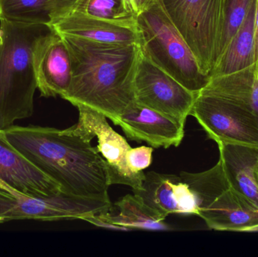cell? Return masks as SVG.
<instances>
[{
	"label": "cell",
	"mask_w": 258,
	"mask_h": 257,
	"mask_svg": "<svg viewBox=\"0 0 258 257\" xmlns=\"http://www.w3.org/2000/svg\"><path fill=\"white\" fill-rule=\"evenodd\" d=\"M71 59L72 78L63 99L113 121L135 103L139 44H112L60 35Z\"/></svg>",
	"instance_id": "cell-1"
},
{
	"label": "cell",
	"mask_w": 258,
	"mask_h": 257,
	"mask_svg": "<svg viewBox=\"0 0 258 257\" xmlns=\"http://www.w3.org/2000/svg\"><path fill=\"white\" fill-rule=\"evenodd\" d=\"M3 132L8 141L58 184L62 191L83 197L109 198L106 161L75 125L60 130L13 125Z\"/></svg>",
	"instance_id": "cell-2"
},
{
	"label": "cell",
	"mask_w": 258,
	"mask_h": 257,
	"mask_svg": "<svg viewBox=\"0 0 258 257\" xmlns=\"http://www.w3.org/2000/svg\"><path fill=\"white\" fill-rule=\"evenodd\" d=\"M47 26L0 21V129L33 115L37 89L33 54Z\"/></svg>",
	"instance_id": "cell-3"
},
{
	"label": "cell",
	"mask_w": 258,
	"mask_h": 257,
	"mask_svg": "<svg viewBox=\"0 0 258 257\" xmlns=\"http://www.w3.org/2000/svg\"><path fill=\"white\" fill-rule=\"evenodd\" d=\"M141 51L184 87L200 92L210 81L189 45L168 16L162 0L153 2L136 18Z\"/></svg>",
	"instance_id": "cell-4"
},
{
	"label": "cell",
	"mask_w": 258,
	"mask_h": 257,
	"mask_svg": "<svg viewBox=\"0 0 258 257\" xmlns=\"http://www.w3.org/2000/svg\"><path fill=\"white\" fill-rule=\"evenodd\" d=\"M180 177L194 193L198 216L209 229L258 231V207L230 185L220 161L206 172H183Z\"/></svg>",
	"instance_id": "cell-5"
},
{
	"label": "cell",
	"mask_w": 258,
	"mask_h": 257,
	"mask_svg": "<svg viewBox=\"0 0 258 257\" xmlns=\"http://www.w3.org/2000/svg\"><path fill=\"white\" fill-rule=\"evenodd\" d=\"M164 8L210 77L218 63L225 22L226 0H162Z\"/></svg>",
	"instance_id": "cell-6"
},
{
	"label": "cell",
	"mask_w": 258,
	"mask_h": 257,
	"mask_svg": "<svg viewBox=\"0 0 258 257\" xmlns=\"http://www.w3.org/2000/svg\"><path fill=\"white\" fill-rule=\"evenodd\" d=\"M110 198H90L60 192L48 196L28 194L0 178V223L14 220H83L111 211Z\"/></svg>",
	"instance_id": "cell-7"
},
{
	"label": "cell",
	"mask_w": 258,
	"mask_h": 257,
	"mask_svg": "<svg viewBox=\"0 0 258 257\" xmlns=\"http://www.w3.org/2000/svg\"><path fill=\"white\" fill-rule=\"evenodd\" d=\"M209 138L218 144L228 143L258 148V117L243 104L202 89L190 115Z\"/></svg>",
	"instance_id": "cell-8"
},
{
	"label": "cell",
	"mask_w": 258,
	"mask_h": 257,
	"mask_svg": "<svg viewBox=\"0 0 258 257\" xmlns=\"http://www.w3.org/2000/svg\"><path fill=\"white\" fill-rule=\"evenodd\" d=\"M135 102L185 125L198 93L161 69L141 51L134 81Z\"/></svg>",
	"instance_id": "cell-9"
},
{
	"label": "cell",
	"mask_w": 258,
	"mask_h": 257,
	"mask_svg": "<svg viewBox=\"0 0 258 257\" xmlns=\"http://www.w3.org/2000/svg\"><path fill=\"white\" fill-rule=\"evenodd\" d=\"M77 109L79 121L76 128L89 140L98 138L96 149L106 161L109 186L121 184L132 187L133 192L141 190L145 173H135L129 168L126 154L132 147L127 140L110 127L102 113L86 107Z\"/></svg>",
	"instance_id": "cell-10"
},
{
	"label": "cell",
	"mask_w": 258,
	"mask_h": 257,
	"mask_svg": "<svg viewBox=\"0 0 258 257\" xmlns=\"http://www.w3.org/2000/svg\"><path fill=\"white\" fill-rule=\"evenodd\" d=\"M33 62L41 96L62 97L68 92L72 78L71 59L60 34L49 29L38 38L33 48Z\"/></svg>",
	"instance_id": "cell-11"
},
{
	"label": "cell",
	"mask_w": 258,
	"mask_h": 257,
	"mask_svg": "<svg viewBox=\"0 0 258 257\" xmlns=\"http://www.w3.org/2000/svg\"><path fill=\"white\" fill-rule=\"evenodd\" d=\"M112 122L130 140L146 142L156 149L177 147L184 137L185 125L136 102Z\"/></svg>",
	"instance_id": "cell-12"
},
{
	"label": "cell",
	"mask_w": 258,
	"mask_h": 257,
	"mask_svg": "<svg viewBox=\"0 0 258 257\" xmlns=\"http://www.w3.org/2000/svg\"><path fill=\"white\" fill-rule=\"evenodd\" d=\"M134 194L165 218L171 214L198 216L195 196L180 175L147 172L142 188Z\"/></svg>",
	"instance_id": "cell-13"
},
{
	"label": "cell",
	"mask_w": 258,
	"mask_h": 257,
	"mask_svg": "<svg viewBox=\"0 0 258 257\" xmlns=\"http://www.w3.org/2000/svg\"><path fill=\"white\" fill-rule=\"evenodd\" d=\"M47 27L60 35L112 44L137 43L140 36L137 24L113 22L81 12H68L54 18Z\"/></svg>",
	"instance_id": "cell-14"
},
{
	"label": "cell",
	"mask_w": 258,
	"mask_h": 257,
	"mask_svg": "<svg viewBox=\"0 0 258 257\" xmlns=\"http://www.w3.org/2000/svg\"><path fill=\"white\" fill-rule=\"evenodd\" d=\"M0 178L9 185L33 196H52L63 192L58 184L8 141L3 129H0Z\"/></svg>",
	"instance_id": "cell-15"
},
{
	"label": "cell",
	"mask_w": 258,
	"mask_h": 257,
	"mask_svg": "<svg viewBox=\"0 0 258 257\" xmlns=\"http://www.w3.org/2000/svg\"><path fill=\"white\" fill-rule=\"evenodd\" d=\"M219 161L230 185L258 207V148L218 144Z\"/></svg>",
	"instance_id": "cell-16"
},
{
	"label": "cell",
	"mask_w": 258,
	"mask_h": 257,
	"mask_svg": "<svg viewBox=\"0 0 258 257\" xmlns=\"http://www.w3.org/2000/svg\"><path fill=\"white\" fill-rule=\"evenodd\" d=\"M255 2L256 0L251 4L245 21L212 70L210 78L243 72L255 73L254 61Z\"/></svg>",
	"instance_id": "cell-17"
},
{
	"label": "cell",
	"mask_w": 258,
	"mask_h": 257,
	"mask_svg": "<svg viewBox=\"0 0 258 257\" xmlns=\"http://www.w3.org/2000/svg\"><path fill=\"white\" fill-rule=\"evenodd\" d=\"M79 0H0V21L47 26Z\"/></svg>",
	"instance_id": "cell-18"
},
{
	"label": "cell",
	"mask_w": 258,
	"mask_h": 257,
	"mask_svg": "<svg viewBox=\"0 0 258 257\" xmlns=\"http://www.w3.org/2000/svg\"><path fill=\"white\" fill-rule=\"evenodd\" d=\"M116 206L119 210L118 214H113L109 211L99 215L113 224L124 226L131 230L168 231L173 229L171 226L165 223V217L147 206L137 195H127L116 202Z\"/></svg>",
	"instance_id": "cell-19"
},
{
	"label": "cell",
	"mask_w": 258,
	"mask_h": 257,
	"mask_svg": "<svg viewBox=\"0 0 258 257\" xmlns=\"http://www.w3.org/2000/svg\"><path fill=\"white\" fill-rule=\"evenodd\" d=\"M71 11L113 22L137 24L136 18L128 12L124 0H79L70 12Z\"/></svg>",
	"instance_id": "cell-20"
},
{
	"label": "cell",
	"mask_w": 258,
	"mask_h": 257,
	"mask_svg": "<svg viewBox=\"0 0 258 257\" xmlns=\"http://www.w3.org/2000/svg\"><path fill=\"white\" fill-rule=\"evenodd\" d=\"M255 0H226L225 22L218 60L222 57L240 28L251 4Z\"/></svg>",
	"instance_id": "cell-21"
},
{
	"label": "cell",
	"mask_w": 258,
	"mask_h": 257,
	"mask_svg": "<svg viewBox=\"0 0 258 257\" xmlns=\"http://www.w3.org/2000/svg\"><path fill=\"white\" fill-rule=\"evenodd\" d=\"M153 148L142 146L131 148L126 154V161L129 168L135 173L143 172L150 167L153 160Z\"/></svg>",
	"instance_id": "cell-22"
},
{
	"label": "cell",
	"mask_w": 258,
	"mask_h": 257,
	"mask_svg": "<svg viewBox=\"0 0 258 257\" xmlns=\"http://www.w3.org/2000/svg\"><path fill=\"white\" fill-rule=\"evenodd\" d=\"M226 98H230L243 104L258 117V75L254 78L251 85Z\"/></svg>",
	"instance_id": "cell-23"
},
{
	"label": "cell",
	"mask_w": 258,
	"mask_h": 257,
	"mask_svg": "<svg viewBox=\"0 0 258 257\" xmlns=\"http://www.w3.org/2000/svg\"><path fill=\"white\" fill-rule=\"evenodd\" d=\"M83 220L91 223V224L95 225L98 227L106 228V229H114V230L120 231H132L128 228L124 227V226H119V225L113 224L110 222L107 221L105 219L102 218L101 216L98 215L91 216V217H86Z\"/></svg>",
	"instance_id": "cell-24"
},
{
	"label": "cell",
	"mask_w": 258,
	"mask_h": 257,
	"mask_svg": "<svg viewBox=\"0 0 258 257\" xmlns=\"http://www.w3.org/2000/svg\"><path fill=\"white\" fill-rule=\"evenodd\" d=\"M156 0H124L125 7L135 18Z\"/></svg>",
	"instance_id": "cell-25"
},
{
	"label": "cell",
	"mask_w": 258,
	"mask_h": 257,
	"mask_svg": "<svg viewBox=\"0 0 258 257\" xmlns=\"http://www.w3.org/2000/svg\"><path fill=\"white\" fill-rule=\"evenodd\" d=\"M254 61L255 64V77L258 75V0L255 2L254 15Z\"/></svg>",
	"instance_id": "cell-26"
},
{
	"label": "cell",
	"mask_w": 258,
	"mask_h": 257,
	"mask_svg": "<svg viewBox=\"0 0 258 257\" xmlns=\"http://www.w3.org/2000/svg\"><path fill=\"white\" fill-rule=\"evenodd\" d=\"M257 180H258V173H257Z\"/></svg>",
	"instance_id": "cell-27"
}]
</instances>
